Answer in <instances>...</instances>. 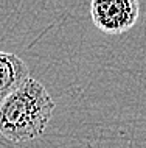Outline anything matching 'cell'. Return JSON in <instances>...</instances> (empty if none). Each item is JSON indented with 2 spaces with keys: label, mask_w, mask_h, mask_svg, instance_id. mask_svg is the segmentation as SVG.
Here are the masks:
<instances>
[{
  "label": "cell",
  "mask_w": 146,
  "mask_h": 148,
  "mask_svg": "<svg viewBox=\"0 0 146 148\" xmlns=\"http://www.w3.org/2000/svg\"><path fill=\"white\" fill-rule=\"evenodd\" d=\"M54 111L47 87L28 78L0 106V134L11 142H26L45 131Z\"/></svg>",
  "instance_id": "obj_1"
},
{
  "label": "cell",
  "mask_w": 146,
  "mask_h": 148,
  "mask_svg": "<svg viewBox=\"0 0 146 148\" xmlns=\"http://www.w3.org/2000/svg\"><path fill=\"white\" fill-rule=\"evenodd\" d=\"M140 14L137 0H93L90 3V16L106 34H121L135 25Z\"/></svg>",
  "instance_id": "obj_2"
},
{
  "label": "cell",
  "mask_w": 146,
  "mask_h": 148,
  "mask_svg": "<svg viewBox=\"0 0 146 148\" xmlns=\"http://www.w3.org/2000/svg\"><path fill=\"white\" fill-rule=\"evenodd\" d=\"M30 78L28 66L19 56L0 50V106Z\"/></svg>",
  "instance_id": "obj_3"
}]
</instances>
